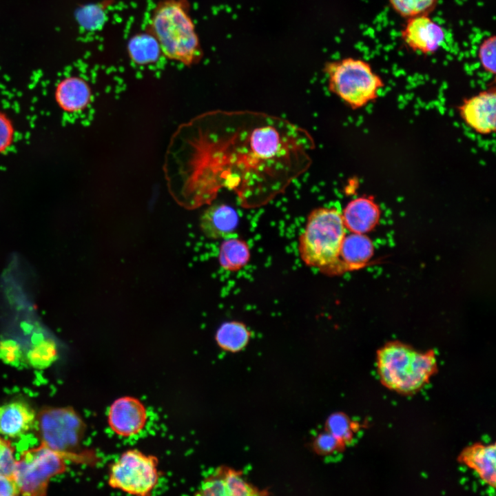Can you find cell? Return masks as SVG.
<instances>
[{"label":"cell","mask_w":496,"mask_h":496,"mask_svg":"<svg viewBox=\"0 0 496 496\" xmlns=\"http://www.w3.org/2000/svg\"><path fill=\"white\" fill-rule=\"evenodd\" d=\"M193 208L226 189L247 209L284 193L312 163L310 133L282 117L250 111H216L194 122Z\"/></svg>","instance_id":"cell-1"},{"label":"cell","mask_w":496,"mask_h":496,"mask_svg":"<svg viewBox=\"0 0 496 496\" xmlns=\"http://www.w3.org/2000/svg\"><path fill=\"white\" fill-rule=\"evenodd\" d=\"M158 41L162 54L186 66L203 56L200 39L187 0H161L154 7L149 30Z\"/></svg>","instance_id":"cell-2"},{"label":"cell","mask_w":496,"mask_h":496,"mask_svg":"<svg viewBox=\"0 0 496 496\" xmlns=\"http://www.w3.org/2000/svg\"><path fill=\"white\" fill-rule=\"evenodd\" d=\"M376 366L381 383L405 395L420 391L437 371L433 351L419 352L400 342L386 343L378 350Z\"/></svg>","instance_id":"cell-3"},{"label":"cell","mask_w":496,"mask_h":496,"mask_svg":"<svg viewBox=\"0 0 496 496\" xmlns=\"http://www.w3.org/2000/svg\"><path fill=\"white\" fill-rule=\"evenodd\" d=\"M344 236L342 214L337 209H314L299 237L298 251L302 260L324 274H339L338 256Z\"/></svg>","instance_id":"cell-4"},{"label":"cell","mask_w":496,"mask_h":496,"mask_svg":"<svg viewBox=\"0 0 496 496\" xmlns=\"http://www.w3.org/2000/svg\"><path fill=\"white\" fill-rule=\"evenodd\" d=\"M329 90L353 110L375 101L384 86L382 77L366 61L346 57L326 63Z\"/></svg>","instance_id":"cell-5"},{"label":"cell","mask_w":496,"mask_h":496,"mask_svg":"<svg viewBox=\"0 0 496 496\" xmlns=\"http://www.w3.org/2000/svg\"><path fill=\"white\" fill-rule=\"evenodd\" d=\"M64 457L44 444L25 451L15 462L12 476L21 495H46L50 479L66 471Z\"/></svg>","instance_id":"cell-6"},{"label":"cell","mask_w":496,"mask_h":496,"mask_svg":"<svg viewBox=\"0 0 496 496\" xmlns=\"http://www.w3.org/2000/svg\"><path fill=\"white\" fill-rule=\"evenodd\" d=\"M41 444L65 457L74 455L85 432L86 426L72 407H46L37 415Z\"/></svg>","instance_id":"cell-7"},{"label":"cell","mask_w":496,"mask_h":496,"mask_svg":"<svg viewBox=\"0 0 496 496\" xmlns=\"http://www.w3.org/2000/svg\"><path fill=\"white\" fill-rule=\"evenodd\" d=\"M159 477L155 456L130 449L123 452L110 466L108 484L128 494L145 496L154 489Z\"/></svg>","instance_id":"cell-8"},{"label":"cell","mask_w":496,"mask_h":496,"mask_svg":"<svg viewBox=\"0 0 496 496\" xmlns=\"http://www.w3.org/2000/svg\"><path fill=\"white\" fill-rule=\"evenodd\" d=\"M464 123L475 132L488 135L495 131L496 92L489 87L464 99L458 107Z\"/></svg>","instance_id":"cell-9"},{"label":"cell","mask_w":496,"mask_h":496,"mask_svg":"<svg viewBox=\"0 0 496 496\" xmlns=\"http://www.w3.org/2000/svg\"><path fill=\"white\" fill-rule=\"evenodd\" d=\"M404 43L411 50L422 54H433L446 39L444 28L428 14L406 19L401 32Z\"/></svg>","instance_id":"cell-10"},{"label":"cell","mask_w":496,"mask_h":496,"mask_svg":"<svg viewBox=\"0 0 496 496\" xmlns=\"http://www.w3.org/2000/svg\"><path fill=\"white\" fill-rule=\"evenodd\" d=\"M147 420L146 408L137 398L124 396L116 399L107 413L108 424L116 435L130 437L139 433Z\"/></svg>","instance_id":"cell-11"},{"label":"cell","mask_w":496,"mask_h":496,"mask_svg":"<svg viewBox=\"0 0 496 496\" xmlns=\"http://www.w3.org/2000/svg\"><path fill=\"white\" fill-rule=\"evenodd\" d=\"M341 214L345 229L365 234L378 224L381 212L373 196L363 195L349 201Z\"/></svg>","instance_id":"cell-12"},{"label":"cell","mask_w":496,"mask_h":496,"mask_svg":"<svg viewBox=\"0 0 496 496\" xmlns=\"http://www.w3.org/2000/svg\"><path fill=\"white\" fill-rule=\"evenodd\" d=\"M239 223L237 211L225 203L209 205L200 218V227L204 235L210 239H225L236 231Z\"/></svg>","instance_id":"cell-13"},{"label":"cell","mask_w":496,"mask_h":496,"mask_svg":"<svg viewBox=\"0 0 496 496\" xmlns=\"http://www.w3.org/2000/svg\"><path fill=\"white\" fill-rule=\"evenodd\" d=\"M37 414L26 402L14 401L0 406V435L17 438L30 431Z\"/></svg>","instance_id":"cell-14"},{"label":"cell","mask_w":496,"mask_h":496,"mask_svg":"<svg viewBox=\"0 0 496 496\" xmlns=\"http://www.w3.org/2000/svg\"><path fill=\"white\" fill-rule=\"evenodd\" d=\"M495 444L476 443L465 448L458 456V462L473 469L488 486H495Z\"/></svg>","instance_id":"cell-15"},{"label":"cell","mask_w":496,"mask_h":496,"mask_svg":"<svg viewBox=\"0 0 496 496\" xmlns=\"http://www.w3.org/2000/svg\"><path fill=\"white\" fill-rule=\"evenodd\" d=\"M373 250L371 240L365 234L351 233L345 235L339 251V274L363 267L372 257Z\"/></svg>","instance_id":"cell-16"},{"label":"cell","mask_w":496,"mask_h":496,"mask_svg":"<svg viewBox=\"0 0 496 496\" xmlns=\"http://www.w3.org/2000/svg\"><path fill=\"white\" fill-rule=\"evenodd\" d=\"M55 100L59 106L67 112L84 110L91 99V89L82 78L68 76L61 80L55 89Z\"/></svg>","instance_id":"cell-17"},{"label":"cell","mask_w":496,"mask_h":496,"mask_svg":"<svg viewBox=\"0 0 496 496\" xmlns=\"http://www.w3.org/2000/svg\"><path fill=\"white\" fill-rule=\"evenodd\" d=\"M127 52L130 60L138 65L155 63L162 54L158 41L148 30L136 33L129 39Z\"/></svg>","instance_id":"cell-18"},{"label":"cell","mask_w":496,"mask_h":496,"mask_svg":"<svg viewBox=\"0 0 496 496\" xmlns=\"http://www.w3.org/2000/svg\"><path fill=\"white\" fill-rule=\"evenodd\" d=\"M250 256V249L245 240L228 237L220 245L218 261L225 270L237 271L248 264Z\"/></svg>","instance_id":"cell-19"},{"label":"cell","mask_w":496,"mask_h":496,"mask_svg":"<svg viewBox=\"0 0 496 496\" xmlns=\"http://www.w3.org/2000/svg\"><path fill=\"white\" fill-rule=\"evenodd\" d=\"M250 337L251 333L246 324L234 320L223 323L216 333L215 339L222 349L236 353L246 347Z\"/></svg>","instance_id":"cell-20"},{"label":"cell","mask_w":496,"mask_h":496,"mask_svg":"<svg viewBox=\"0 0 496 496\" xmlns=\"http://www.w3.org/2000/svg\"><path fill=\"white\" fill-rule=\"evenodd\" d=\"M391 7L405 19L428 14L435 8L438 0H388Z\"/></svg>","instance_id":"cell-21"},{"label":"cell","mask_w":496,"mask_h":496,"mask_svg":"<svg viewBox=\"0 0 496 496\" xmlns=\"http://www.w3.org/2000/svg\"><path fill=\"white\" fill-rule=\"evenodd\" d=\"M328 432L345 444L352 441L355 425L344 413L332 414L327 422Z\"/></svg>","instance_id":"cell-22"},{"label":"cell","mask_w":496,"mask_h":496,"mask_svg":"<svg viewBox=\"0 0 496 496\" xmlns=\"http://www.w3.org/2000/svg\"><path fill=\"white\" fill-rule=\"evenodd\" d=\"M76 17L83 28L87 30H97L105 20V6L99 4L84 6L78 10Z\"/></svg>","instance_id":"cell-23"},{"label":"cell","mask_w":496,"mask_h":496,"mask_svg":"<svg viewBox=\"0 0 496 496\" xmlns=\"http://www.w3.org/2000/svg\"><path fill=\"white\" fill-rule=\"evenodd\" d=\"M56 344L50 340L37 343L28 353V359L34 366L43 368L48 366L56 358Z\"/></svg>","instance_id":"cell-24"},{"label":"cell","mask_w":496,"mask_h":496,"mask_svg":"<svg viewBox=\"0 0 496 496\" xmlns=\"http://www.w3.org/2000/svg\"><path fill=\"white\" fill-rule=\"evenodd\" d=\"M496 37L490 35L481 42L477 50V57L482 69L487 73L495 74Z\"/></svg>","instance_id":"cell-25"},{"label":"cell","mask_w":496,"mask_h":496,"mask_svg":"<svg viewBox=\"0 0 496 496\" xmlns=\"http://www.w3.org/2000/svg\"><path fill=\"white\" fill-rule=\"evenodd\" d=\"M196 495L205 496L227 495L224 468H218L201 483Z\"/></svg>","instance_id":"cell-26"},{"label":"cell","mask_w":496,"mask_h":496,"mask_svg":"<svg viewBox=\"0 0 496 496\" xmlns=\"http://www.w3.org/2000/svg\"><path fill=\"white\" fill-rule=\"evenodd\" d=\"M227 495L248 496L258 495L245 479L236 472L224 468Z\"/></svg>","instance_id":"cell-27"},{"label":"cell","mask_w":496,"mask_h":496,"mask_svg":"<svg viewBox=\"0 0 496 496\" xmlns=\"http://www.w3.org/2000/svg\"><path fill=\"white\" fill-rule=\"evenodd\" d=\"M15 462L10 442L0 435V475H12Z\"/></svg>","instance_id":"cell-28"},{"label":"cell","mask_w":496,"mask_h":496,"mask_svg":"<svg viewBox=\"0 0 496 496\" xmlns=\"http://www.w3.org/2000/svg\"><path fill=\"white\" fill-rule=\"evenodd\" d=\"M344 445V444L328 431L320 434L315 441L316 448L322 454H329L335 452L343 447Z\"/></svg>","instance_id":"cell-29"},{"label":"cell","mask_w":496,"mask_h":496,"mask_svg":"<svg viewBox=\"0 0 496 496\" xmlns=\"http://www.w3.org/2000/svg\"><path fill=\"white\" fill-rule=\"evenodd\" d=\"M14 127L11 121L0 112V153L6 151L12 144Z\"/></svg>","instance_id":"cell-30"},{"label":"cell","mask_w":496,"mask_h":496,"mask_svg":"<svg viewBox=\"0 0 496 496\" xmlns=\"http://www.w3.org/2000/svg\"><path fill=\"white\" fill-rule=\"evenodd\" d=\"M20 347L12 340H5L0 342V357L6 362H16L20 357Z\"/></svg>","instance_id":"cell-31"},{"label":"cell","mask_w":496,"mask_h":496,"mask_svg":"<svg viewBox=\"0 0 496 496\" xmlns=\"http://www.w3.org/2000/svg\"><path fill=\"white\" fill-rule=\"evenodd\" d=\"M21 495L19 488L12 475H0V496Z\"/></svg>","instance_id":"cell-32"}]
</instances>
